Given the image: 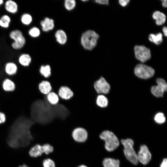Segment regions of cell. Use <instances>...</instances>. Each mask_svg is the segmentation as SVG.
I'll return each mask as SVG.
<instances>
[{"mask_svg": "<svg viewBox=\"0 0 167 167\" xmlns=\"http://www.w3.org/2000/svg\"><path fill=\"white\" fill-rule=\"evenodd\" d=\"M19 167H29L25 164H23L22 165L19 166Z\"/></svg>", "mask_w": 167, "mask_h": 167, "instance_id": "b9f144b4", "label": "cell"}, {"mask_svg": "<svg viewBox=\"0 0 167 167\" xmlns=\"http://www.w3.org/2000/svg\"><path fill=\"white\" fill-rule=\"evenodd\" d=\"M18 69L17 64L12 61L7 62L5 64L4 67L5 73L9 76L15 75L17 72Z\"/></svg>", "mask_w": 167, "mask_h": 167, "instance_id": "9a60e30c", "label": "cell"}, {"mask_svg": "<svg viewBox=\"0 0 167 167\" xmlns=\"http://www.w3.org/2000/svg\"><path fill=\"white\" fill-rule=\"evenodd\" d=\"M44 153V150L42 145L37 144L32 147L29 152V155L33 157H37L41 156Z\"/></svg>", "mask_w": 167, "mask_h": 167, "instance_id": "2e32d148", "label": "cell"}, {"mask_svg": "<svg viewBox=\"0 0 167 167\" xmlns=\"http://www.w3.org/2000/svg\"><path fill=\"white\" fill-rule=\"evenodd\" d=\"M11 22V19L9 15L3 14L0 17V27L4 29H8Z\"/></svg>", "mask_w": 167, "mask_h": 167, "instance_id": "ffe728a7", "label": "cell"}, {"mask_svg": "<svg viewBox=\"0 0 167 167\" xmlns=\"http://www.w3.org/2000/svg\"><path fill=\"white\" fill-rule=\"evenodd\" d=\"M153 19L156 20L157 25H160L163 24L166 20V16L162 12L158 11H155L152 15Z\"/></svg>", "mask_w": 167, "mask_h": 167, "instance_id": "44dd1931", "label": "cell"}, {"mask_svg": "<svg viewBox=\"0 0 167 167\" xmlns=\"http://www.w3.org/2000/svg\"><path fill=\"white\" fill-rule=\"evenodd\" d=\"M162 30H163V32L164 33V35L165 36H166L167 35V27H164L163 28Z\"/></svg>", "mask_w": 167, "mask_h": 167, "instance_id": "74e56055", "label": "cell"}, {"mask_svg": "<svg viewBox=\"0 0 167 167\" xmlns=\"http://www.w3.org/2000/svg\"><path fill=\"white\" fill-rule=\"evenodd\" d=\"M44 150V153L46 155L53 153L54 150V147L51 144L46 143L43 145Z\"/></svg>", "mask_w": 167, "mask_h": 167, "instance_id": "1f68e13d", "label": "cell"}, {"mask_svg": "<svg viewBox=\"0 0 167 167\" xmlns=\"http://www.w3.org/2000/svg\"><path fill=\"white\" fill-rule=\"evenodd\" d=\"M96 104L98 107L101 108H105L108 105V99L104 95H98L96 98Z\"/></svg>", "mask_w": 167, "mask_h": 167, "instance_id": "603a6c76", "label": "cell"}, {"mask_svg": "<svg viewBox=\"0 0 167 167\" xmlns=\"http://www.w3.org/2000/svg\"><path fill=\"white\" fill-rule=\"evenodd\" d=\"M156 82L157 85L152 86L151 88V92L155 96L162 97L165 92L167 91V84L165 80L162 78L157 79Z\"/></svg>", "mask_w": 167, "mask_h": 167, "instance_id": "30bf717a", "label": "cell"}, {"mask_svg": "<svg viewBox=\"0 0 167 167\" xmlns=\"http://www.w3.org/2000/svg\"><path fill=\"white\" fill-rule=\"evenodd\" d=\"M34 124L30 118L20 117L10 126L6 142L11 147L17 148L28 146L33 139L31 128Z\"/></svg>", "mask_w": 167, "mask_h": 167, "instance_id": "6da1fadb", "label": "cell"}, {"mask_svg": "<svg viewBox=\"0 0 167 167\" xmlns=\"http://www.w3.org/2000/svg\"><path fill=\"white\" fill-rule=\"evenodd\" d=\"M4 1L3 0H0V8L4 4Z\"/></svg>", "mask_w": 167, "mask_h": 167, "instance_id": "ab89813d", "label": "cell"}, {"mask_svg": "<svg viewBox=\"0 0 167 167\" xmlns=\"http://www.w3.org/2000/svg\"><path fill=\"white\" fill-rule=\"evenodd\" d=\"M134 50L136 58L141 62H145L151 58L150 49L143 45H136Z\"/></svg>", "mask_w": 167, "mask_h": 167, "instance_id": "52a82bcc", "label": "cell"}, {"mask_svg": "<svg viewBox=\"0 0 167 167\" xmlns=\"http://www.w3.org/2000/svg\"><path fill=\"white\" fill-rule=\"evenodd\" d=\"M129 0H120L119 1V3L122 6H125L129 3Z\"/></svg>", "mask_w": 167, "mask_h": 167, "instance_id": "e575fe53", "label": "cell"}, {"mask_svg": "<svg viewBox=\"0 0 167 167\" xmlns=\"http://www.w3.org/2000/svg\"><path fill=\"white\" fill-rule=\"evenodd\" d=\"M121 142L123 145L124 154L129 161L134 165L138 163L137 155L133 148L134 141L131 139H122Z\"/></svg>", "mask_w": 167, "mask_h": 167, "instance_id": "277c9868", "label": "cell"}, {"mask_svg": "<svg viewBox=\"0 0 167 167\" xmlns=\"http://www.w3.org/2000/svg\"><path fill=\"white\" fill-rule=\"evenodd\" d=\"M46 97L48 102L52 105L57 104L59 98L58 94L53 92H51L46 95Z\"/></svg>", "mask_w": 167, "mask_h": 167, "instance_id": "4316f807", "label": "cell"}, {"mask_svg": "<svg viewBox=\"0 0 167 167\" xmlns=\"http://www.w3.org/2000/svg\"><path fill=\"white\" fill-rule=\"evenodd\" d=\"M149 40L156 45L160 44L162 41V35L159 32L156 34H151L149 35Z\"/></svg>", "mask_w": 167, "mask_h": 167, "instance_id": "83f0119b", "label": "cell"}, {"mask_svg": "<svg viewBox=\"0 0 167 167\" xmlns=\"http://www.w3.org/2000/svg\"><path fill=\"white\" fill-rule=\"evenodd\" d=\"M77 167H88V166L84 164H81L78 165Z\"/></svg>", "mask_w": 167, "mask_h": 167, "instance_id": "60d3db41", "label": "cell"}, {"mask_svg": "<svg viewBox=\"0 0 167 167\" xmlns=\"http://www.w3.org/2000/svg\"><path fill=\"white\" fill-rule=\"evenodd\" d=\"M71 135L75 141L79 143L85 142L89 136L87 130L82 127H77L74 129Z\"/></svg>", "mask_w": 167, "mask_h": 167, "instance_id": "ba28073f", "label": "cell"}, {"mask_svg": "<svg viewBox=\"0 0 167 167\" xmlns=\"http://www.w3.org/2000/svg\"><path fill=\"white\" fill-rule=\"evenodd\" d=\"M94 88L98 94H105L108 93L110 89V86L105 79L101 76L94 83Z\"/></svg>", "mask_w": 167, "mask_h": 167, "instance_id": "9c48e42d", "label": "cell"}, {"mask_svg": "<svg viewBox=\"0 0 167 167\" xmlns=\"http://www.w3.org/2000/svg\"><path fill=\"white\" fill-rule=\"evenodd\" d=\"M95 2L98 3L106 5H108L109 2L108 0H96Z\"/></svg>", "mask_w": 167, "mask_h": 167, "instance_id": "d590c367", "label": "cell"}, {"mask_svg": "<svg viewBox=\"0 0 167 167\" xmlns=\"http://www.w3.org/2000/svg\"><path fill=\"white\" fill-rule=\"evenodd\" d=\"M57 41L60 44H64L67 40V36L65 32L61 30L57 31L55 34Z\"/></svg>", "mask_w": 167, "mask_h": 167, "instance_id": "484cf974", "label": "cell"}, {"mask_svg": "<svg viewBox=\"0 0 167 167\" xmlns=\"http://www.w3.org/2000/svg\"><path fill=\"white\" fill-rule=\"evenodd\" d=\"M161 1L162 2V6L165 7H167V0H161Z\"/></svg>", "mask_w": 167, "mask_h": 167, "instance_id": "f35d334b", "label": "cell"}, {"mask_svg": "<svg viewBox=\"0 0 167 167\" xmlns=\"http://www.w3.org/2000/svg\"><path fill=\"white\" fill-rule=\"evenodd\" d=\"M42 30L45 32L52 30L54 28V21L53 19L45 17L40 22Z\"/></svg>", "mask_w": 167, "mask_h": 167, "instance_id": "ac0fdd59", "label": "cell"}, {"mask_svg": "<svg viewBox=\"0 0 167 167\" xmlns=\"http://www.w3.org/2000/svg\"><path fill=\"white\" fill-rule=\"evenodd\" d=\"M99 137L101 139L105 141V148L109 152L113 151L119 145L118 138L111 131L108 130L103 131L100 135Z\"/></svg>", "mask_w": 167, "mask_h": 167, "instance_id": "7a4b0ae2", "label": "cell"}, {"mask_svg": "<svg viewBox=\"0 0 167 167\" xmlns=\"http://www.w3.org/2000/svg\"><path fill=\"white\" fill-rule=\"evenodd\" d=\"M75 1L74 0H66L65 2V6L68 10L73 9L75 6Z\"/></svg>", "mask_w": 167, "mask_h": 167, "instance_id": "d6a6232c", "label": "cell"}, {"mask_svg": "<svg viewBox=\"0 0 167 167\" xmlns=\"http://www.w3.org/2000/svg\"><path fill=\"white\" fill-rule=\"evenodd\" d=\"M38 89L42 94L46 95L50 92L52 88L50 83L47 80H43L38 84Z\"/></svg>", "mask_w": 167, "mask_h": 167, "instance_id": "e0dca14e", "label": "cell"}, {"mask_svg": "<svg viewBox=\"0 0 167 167\" xmlns=\"http://www.w3.org/2000/svg\"><path fill=\"white\" fill-rule=\"evenodd\" d=\"M137 155L138 161L144 165L147 164L152 158L151 154L148 148L145 145L141 146L140 150Z\"/></svg>", "mask_w": 167, "mask_h": 167, "instance_id": "8fae6325", "label": "cell"}, {"mask_svg": "<svg viewBox=\"0 0 167 167\" xmlns=\"http://www.w3.org/2000/svg\"><path fill=\"white\" fill-rule=\"evenodd\" d=\"M155 121L158 124H162L165 121V118L164 114L162 113H158L155 116L154 118Z\"/></svg>", "mask_w": 167, "mask_h": 167, "instance_id": "4dcf8cb0", "label": "cell"}, {"mask_svg": "<svg viewBox=\"0 0 167 167\" xmlns=\"http://www.w3.org/2000/svg\"><path fill=\"white\" fill-rule=\"evenodd\" d=\"M42 165L43 167H56L55 162L50 158L44 159L43 161Z\"/></svg>", "mask_w": 167, "mask_h": 167, "instance_id": "f546056e", "label": "cell"}, {"mask_svg": "<svg viewBox=\"0 0 167 167\" xmlns=\"http://www.w3.org/2000/svg\"><path fill=\"white\" fill-rule=\"evenodd\" d=\"M167 159L166 158H164L160 165V167H167Z\"/></svg>", "mask_w": 167, "mask_h": 167, "instance_id": "8d00e7d4", "label": "cell"}, {"mask_svg": "<svg viewBox=\"0 0 167 167\" xmlns=\"http://www.w3.org/2000/svg\"><path fill=\"white\" fill-rule=\"evenodd\" d=\"M28 35L31 37L36 38L39 36L41 34L40 29L36 27L30 28L28 32Z\"/></svg>", "mask_w": 167, "mask_h": 167, "instance_id": "f1b7e54d", "label": "cell"}, {"mask_svg": "<svg viewBox=\"0 0 167 167\" xmlns=\"http://www.w3.org/2000/svg\"><path fill=\"white\" fill-rule=\"evenodd\" d=\"M2 87L3 90L6 92H12L14 91L15 85L14 82L9 78H6L2 81Z\"/></svg>", "mask_w": 167, "mask_h": 167, "instance_id": "d6986e66", "label": "cell"}, {"mask_svg": "<svg viewBox=\"0 0 167 167\" xmlns=\"http://www.w3.org/2000/svg\"><path fill=\"white\" fill-rule=\"evenodd\" d=\"M40 74L45 78L49 77L51 75V68L49 65H41L39 68Z\"/></svg>", "mask_w": 167, "mask_h": 167, "instance_id": "cb8c5ba5", "label": "cell"}, {"mask_svg": "<svg viewBox=\"0 0 167 167\" xmlns=\"http://www.w3.org/2000/svg\"><path fill=\"white\" fill-rule=\"evenodd\" d=\"M102 164L104 167H119L120 161L118 159L106 158L103 160Z\"/></svg>", "mask_w": 167, "mask_h": 167, "instance_id": "7402d4cb", "label": "cell"}, {"mask_svg": "<svg viewBox=\"0 0 167 167\" xmlns=\"http://www.w3.org/2000/svg\"><path fill=\"white\" fill-rule=\"evenodd\" d=\"M9 37L13 41L11 44V47L15 50L22 49L26 42L25 36L23 32L19 29H13L9 32Z\"/></svg>", "mask_w": 167, "mask_h": 167, "instance_id": "3957f363", "label": "cell"}, {"mask_svg": "<svg viewBox=\"0 0 167 167\" xmlns=\"http://www.w3.org/2000/svg\"><path fill=\"white\" fill-rule=\"evenodd\" d=\"M6 121V115L0 111V125L4 123Z\"/></svg>", "mask_w": 167, "mask_h": 167, "instance_id": "836d02e7", "label": "cell"}, {"mask_svg": "<svg viewBox=\"0 0 167 167\" xmlns=\"http://www.w3.org/2000/svg\"><path fill=\"white\" fill-rule=\"evenodd\" d=\"M73 95L72 91L66 86H61L59 88L58 92L59 97L65 100L70 99L73 96Z\"/></svg>", "mask_w": 167, "mask_h": 167, "instance_id": "4fadbf2b", "label": "cell"}, {"mask_svg": "<svg viewBox=\"0 0 167 167\" xmlns=\"http://www.w3.org/2000/svg\"><path fill=\"white\" fill-rule=\"evenodd\" d=\"M20 20L23 25L28 26L31 25L32 22L33 18L31 14L29 13H25L21 15Z\"/></svg>", "mask_w": 167, "mask_h": 167, "instance_id": "d4e9b609", "label": "cell"}, {"mask_svg": "<svg viewBox=\"0 0 167 167\" xmlns=\"http://www.w3.org/2000/svg\"><path fill=\"white\" fill-rule=\"evenodd\" d=\"M99 37V35L94 31L88 30L82 36L81 44L85 49L92 50L96 45Z\"/></svg>", "mask_w": 167, "mask_h": 167, "instance_id": "5b68a950", "label": "cell"}, {"mask_svg": "<svg viewBox=\"0 0 167 167\" xmlns=\"http://www.w3.org/2000/svg\"><path fill=\"white\" fill-rule=\"evenodd\" d=\"M17 59L18 63L24 67L29 66L32 62V57L29 54L27 53L21 54Z\"/></svg>", "mask_w": 167, "mask_h": 167, "instance_id": "5bb4252c", "label": "cell"}, {"mask_svg": "<svg viewBox=\"0 0 167 167\" xmlns=\"http://www.w3.org/2000/svg\"><path fill=\"white\" fill-rule=\"evenodd\" d=\"M3 6L4 10L6 12L10 14H15L18 11L19 5L14 1L7 0L4 3Z\"/></svg>", "mask_w": 167, "mask_h": 167, "instance_id": "7c38bea8", "label": "cell"}, {"mask_svg": "<svg viewBox=\"0 0 167 167\" xmlns=\"http://www.w3.org/2000/svg\"><path fill=\"white\" fill-rule=\"evenodd\" d=\"M134 72L138 77L141 79H146L150 78L154 75L155 71L150 66L142 64H139L135 66Z\"/></svg>", "mask_w": 167, "mask_h": 167, "instance_id": "8992f818", "label": "cell"}]
</instances>
